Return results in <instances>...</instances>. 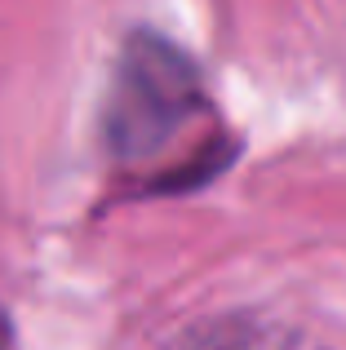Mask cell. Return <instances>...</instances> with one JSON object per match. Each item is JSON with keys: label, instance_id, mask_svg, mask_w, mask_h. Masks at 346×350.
<instances>
[{"label": "cell", "instance_id": "1", "mask_svg": "<svg viewBox=\"0 0 346 350\" xmlns=\"http://www.w3.org/2000/svg\"><path fill=\"white\" fill-rule=\"evenodd\" d=\"M107 146L120 164L151 169L156 191L209 182L235 155L191 58L147 31L120 53L107 98Z\"/></svg>", "mask_w": 346, "mask_h": 350}, {"label": "cell", "instance_id": "2", "mask_svg": "<svg viewBox=\"0 0 346 350\" xmlns=\"http://www.w3.org/2000/svg\"><path fill=\"white\" fill-rule=\"evenodd\" d=\"M0 350H5V324H0Z\"/></svg>", "mask_w": 346, "mask_h": 350}]
</instances>
